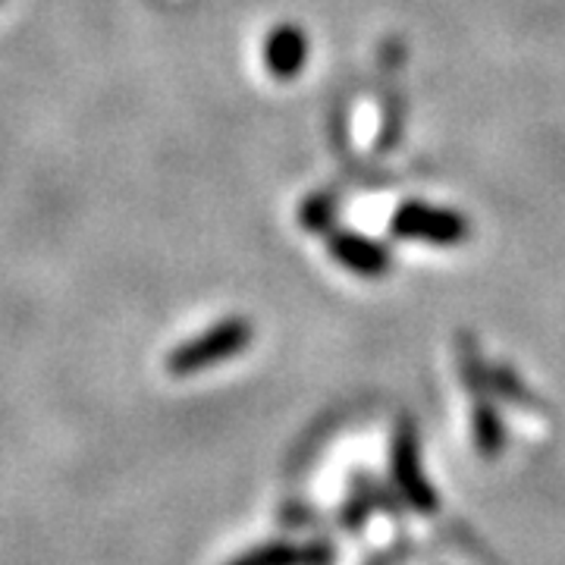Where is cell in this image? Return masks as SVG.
Listing matches in <instances>:
<instances>
[{
  "label": "cell",
  "mask_w": 565,
  "mask_h": 565,
  "mask_svg": "<svg viewBox=\"0 0 565 565\" xmlns=\"http://www.w3.org/2000/svg\"><path fill=\"white\" fill-rule=\"evenodd\" d=\"M393 471H396V481H399L403 493L408 497V503L418 505L422 512H430L434 509V493H430V487L424 484L422 465H418V437H415V430L408 424H403L399 434H396Z\"/></svg>",
  "instance_id": "3"
},
{
  "label": "cell",
  "mask_w": 565,
  "mask_h": 565,
  "mask_svg": "<svg viewBox=\"0 0 565 565\" xmlns=\"http://www.w3.org/2000/svg\"><path fill=\"white\" fill-rule=\"evenodd\" d=\"M248 343H252V323L245 318L223 321L202 337H195L192 343L177 345L173 355L167 359V371L177 377H189L195 371H204L211 364H221L233 355H239Z\"/></svg>",
  "instance_id": "1"
},
{
  "label": "cell",
  "mask_w": 565,
  "mask_h": 565,
  "mask_svg": "<svg viewBox=\"0 0 565 565\" xmlns=\"http://www.w3.org/2000/svg\"><path fill=\"white\" fill-rule=\"evenodd\" d=\"M327 559V550L315 546H289V544H270L258 546L252 553H245L230 565H318Z\"/></svg>",
  "instance_id": "5"
},
{
  "label": "cell",
  "mask_w": 565,
  "mask_h": 565,
  "mask_svg": "<svg viewBox=\"0 0 565 565\" xmlns=\"http://www.w3.org/2000/svg\"><path fill=\"white\" fill-rule=\"evenodd\" d=\"M396 236L408 239H427V243H459L468 226L459 214L440 211V207H424V204H408L396 217Z\"/></svg>",
  "instance_id": "2"
},
{
  "label": "cell",
  "mask_w": 565,
  "mask_h": 565,
  "mask_svg": "<svg viewBox=\"0 0 565 565\" xmlns=\"http://www.w3.org/2000/svg\"><path fill=\"white\" fill-rule=\"evenodd\" d=\"M333 255H337L345 267L359 270V274H384L386 264H390L377 245L367 243V239H359V236H343V239H337V243H333Z\"/></svg>",
  "instance_id": "6"
},
{
  "label": "cell",
  "mask_w": 565,
  "mask_h": 565,
  "mask_svg": "<svg viewBox=\"0 0 565 565\" xmlns=\"http://www.w3.org/2000/svg\"><path fill=\"white\" fill-rule=\"evenodd\" d=\"M305 63V39L299 29H280L274 32L267 41V66L280 76L289 79L299 73V66Z\"/></svg>",
  "instance_id": "4"
},
{
  "label": "cell",
  "mask_w": 565,
  "mask_h": 565,
  "mask_svg": "<svg viewBox=\"0 0 565 565\" xmlns=\"http://www.w3.org/2000/svg\"><path fill=\"white\" fill-rule=\"evenodd\" d=\"M475 424H478V446H481V452H484V456H493V452L500 449V444H503V430H500L497 415L487 412V408H478Z\"/></svg>",
  "instance_id": "7"
}]
</instances>
